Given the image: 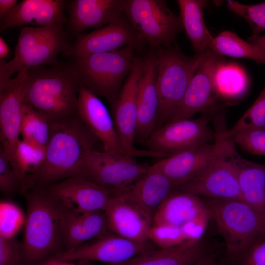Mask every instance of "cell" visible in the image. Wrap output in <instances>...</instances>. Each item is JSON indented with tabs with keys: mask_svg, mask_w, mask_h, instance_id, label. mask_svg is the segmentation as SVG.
I'll list each match as a JSON object with an SVG mask.
<instances>
[{
	"mask_svg": "<svg viewBox=\"0 0 265 265\" xmlns=\"http://www.w3.org/2000/svg\"><path fill=\"white\" fill-rule=\"evenodd\" d=\"M98 141L79 115L64 122H51L44 161L29 176L28 191L44 189L69 177L82 175L86 155Z\"/></svg>",
	"mask_w": 265,
	"mask_h": 265,
	"instance_id": "cell-1",
	"label": "cell"
},
{
	"mask_svg": "<svg viewBox=\"0 0 265 265\" xmlns=\"http://www.w3.org/2000/svg\"><path fill=\"white\" fill-rule=\"evenodd\" d=\"M27 212L22 243L24 265H42L64 251L67 209L44 189L24 194Z\"/></svg>",
	"mask_w": 265,
	"mask_h": 265,
	"instance_id": "cell-2",
	"label": "cell"
},
{
	"mask_svg": "<svg viewBox=\"0 0 265 265\" xmlns=\"http://www.w3.org/2000/svg\"><path fill=\"white\" fill-rule=\"evenodd\" d=\"M27 71L24 103L52 122H64L79 115L80 84L67 63L51 68L34 67Z\"/></svg>",
	"mask_w": 265,
	"mask_h": 265,
	"instance_id": "cell-3",
	"label": "cell"
},
{
	"mask_svg": "<svg viewBox=\"0 0 265 265\" xmlns=\"http://www.w3.org/2000/svg\"><path fill=\"white\" fill-rule=\"evenodd\" d=\"M153 50L159 99L156 130L172 120L203 58V53L187 56L177 45L159 47Z\"/></svg>",
	"mask_w": 265,
	"mask_h": 265,
	"instance_id": "cell-4",
	"label": "cell"
},
{
	"mask_svg": "<svg viewBox=\"0 0 265 265\" xmlns=\"http://www.w3.org/2000/svg\"><path fill=\"white\" fill-rule=\"evenodd\" d=\"M203 201L231 258L246 254L265 237V219L242 200L207 198Z\"/></svg>",
	"mask_w": 265,
	"mask_h": 265,
	"instance_id": "cell-5",
	"label": "cell"
},
{
	"mask_svg": "<svg viewBox=\"0 0 265 265\" xmlns=\"http://www.w3.org/2000/svg\"><path fill=\"white\" fill-rule=\"evenodd\" d=\"M139 52L133 45L119 50L69 58L67 62L83 86L110 104L116 99Z\"/></svg>",
	"mask_w": 265,
	"mask_h": 265,
	"instance_id": "cell-6",
	"label": "cell"
},
{
	"mask_svg": "<svg viewBox=\"0 0 265 265\" xmlns=\"http://www.w3.org/2000/svg\"><path fill=\"white\" fill-rule=\"evenodd\" d=\"M63 25L21 27L14 56L8 62L0 60V71L11 78L14 73L32 67L59 65L58 54L71 45Z\"/></svg>",
	"mask_w": 265,
	"mask_h": 265,
	"instance_id": "cell-7",
	"label": "cell"
},
{
	"mask_svg": "<svg viewBox=\"0 0 265 265\" xmlns=\"http://www.w3.org/2000/svg\"><path fill=\"white\" fill-rule=\"evenodd\" d=\"M220 139V146L209 163L176 191L210 198L241 199L236 166L238 152L230 139Z\"/></svg>",
	"mask_w": 265,
	"mask_h": 265,
	"instance_id": "cell-8",
	"label": "cell"
},
{
	"mask_svg": "<svg viewBox=\"0 0 265 265\" xmlns=\"http://www.w3.org/2000/svg\"><path fill=\"white\" fill-rule=\"evenodd\" d=\"M124 15L151 50L169 47L184 29L177 16L163 0H126Z\"/></svg>",
	"mask_w": 265,
	"mask_h": 265,
	"instance_id": "cell-9",
	"label": "cell"
},
{
	"mask_svg": "<svg viewBox=\"0 0 265 265\" xmlns=\"http://www.w3.org/2000/svg\"><path fill=\"white\" fill-rule=\"evenodd\" d=\"M149 167L132 156L93 149L86 155L82 176L112 191H121L142 177Z\"/></svg>",
	"mask_w": 265,
	"mask_h": 265,
	"instance_id": "cell-10",
	"label": "cell"
},
{
	"mask_svg": "<svg viewBox=\"0 0 265 265\" xmlns=\"http://www.w3.org/2000/svg\"><path fill=\"white\" fill-rule=\"evenodd\" d=\"M224 62V56L210 48L203 52V58L195 70L182 104L171 121L189 119L198 113L209 116L220 110L224 103L215 93L214 77L218 68Z\"/></svg>",
	"mask_w": 265,
	"mask_h": 265,
	"instance_id": "cell-11",
	"label": "cell"
},
{
	"mask_svg": "<svg viewBox=\"0 0 265 265\" xmlns=\"http://www.w3.org/2000/svg\"><path fill=\"white\" fill-rule=\"evenodd\" d=\"M144 62V58L135 57L117 98L111 104L112 117L122 144L129 155L161 157L159 153L137 149L134 146L137 126L138 87Z\"/></svg>",
	"mask_w": 265,
	"mask_h": 265,
	"instance_id": "cell-12",
	"label": "cell"
},
{
	"mask_svg": "<svg viewBox=\"0 0 265 265\" xmlns=\"http://www.w3.org/2000/svg\"><path fill=\"white\" fill-rule=\"evenodd\" d=\"M158 248H159L149 240L143 243L136 242L109 230L102 236L77 247L64 251L46 262L87 261L117 265L142 253Z\"/></svg>",
	"mask_w": 265,
	"mask_h": 265,
	"instance_id": "cell-13",
	"label": "cell"
},
{
	"mask_svg": "<svg viewBox=\"0 0 265 265\" xmlns=\"http://www.w3.org/2000/svg\"><path fill=\"white\" fill-rule=\"evenodd\" d=\"M210 120L209 116L203 114L197 119L171 121L156 130L145 143L148 150L168 156L209 143L216 137L209 125Z\"/></svg>",
	"mask_w": 265,
	"mask_h": 265,
	"instance_id": "cell-14",
	"label": "cell"
},
{
	"mask_svg": "<svg viewBox=\"0 0 265 265\" xmlns=\"http://www.w3.org/2000/svg\"><path fill=\"white\" fill-rule=\"evenodd\" d=\"M145 42L123 14L114 23L77 36L62 55L69 58L84 57L117 50L129 45L135 46L140 52Z\"/></svg>",
	"mask_w": 265,
	"mask_h": 265,
	"instance_id": "cell-15",
	"label": "cell"
},
{
	"mask_svg": "<svg viewBox=\"0 0 265 265\" xmlns=\"http://www.w3.org/2000/svg\"><path fill=\"white\" fill-rule=\"evenodd\" d=\"M27 71L18 73L13 79L0 71V146L10 162L20 139L21 106L28 79Z\"/></svg>",
	"mask_w": 265,
	"mask_h": 265,
	"instance_id": "cell-16",
	"label": "cell"
},
{
	"mask_svg": "<svg viewBox=\"0 0 265 265\" xmlns=\"http://www.w3.org/2000/svg\"><path fill=\"white\" fill-rule=\"evenodd\" d=\"M105 212L110 231L136 242L149 240L152 216L124 190L112 191Z\"/></svg>",
	"mask_w": 265,
	"mask_h": 265,
	"instance_id": "cell-17",
	"label": "cell"
},
{
	"mask_svg": "<svg viewBox=\"0 0 265 265\" xmlns=\"http://www.w3.org/2000/svg\"><path fill=\"white\" fill-rule=\"evenodd\" d=\"M43 189L67 210L78 212L105 211L112 192L82 175L69 177Z\"/></svg>",
	"mask_w": 265,
	"mask_h": 265,
	"instance_id": "cell-18",
	"label": "cell"
},
{
	"mask_svg": "<svg viewBox=\"0 0 265 265\" xmlns=\"http://www.w3.org/2000/svg\"><path fill=\"white\" fill-rule=\"evenodd\" d=\"M78 111L86 127L102 142L104 151L130 155L122 144L106 107L96 94L83 86L79 89Z\"/></svg>",
	"mask_w": 265,
	"mask_h": 265,
	"instance_id": "cell-19",
	"label": "cell"
},
{
	"mask_svg": "<svg viewBox=\"0 0 265 265\" xmlns=\"http://www.w3.org/2000/svg\"><path fill=\"white\" fill-rule=\"evenodd\" d=\"M126 0H73L67 2L68 26L77 36L88 28L118 21L124 14Z\"/></svg>",
	"mask_w": 265,
	"mask_h": 265,
	"instance_id": "cell-20",
	"label": "cell"
},
{
	"mask_svg": "<svg viewBox=\"0 0 265 265\" xmlns=\"http://www.w3.org/2000/svg\"><path fill=\"white\" fill-rule=\"evenodd\" d=\"M220 139L213 144H200L175 153L155 163L177 189L197 174L219 149Z\"/></svg>",
	"mask_w": 265,
	"mask_h": 265,
	"instance_id": "cell-21",
	"label": "cell"
},
{
	"mask_svg": "<svg viewBox=\"0 0 265 265\" xmlns=\"http://www.w3.org/2000/svg\"><path fill=\"white\" fill-rule=\"evenodd\" d=\"M66 1L63 0H24L7 14L0 23V33L12 27H37L64 24Z\"/></svg>",
	"mask_w": 265,
	"mask_h": 265,
	"instance_id": "cell-22",
	"label": "cell"
},
{
	"mask_svg": "<svg viewBox=\"0 0 265 265\" xmlns=\"http://www.w3.org/2000/svg\"><path fill=\"white\" fill-rule=\"evenodd\" d=\"M137 97L138 116L136 139L145 142L156 129L159 99L156 83L155 54L153 50L144 57Z\"/></svg>",
	"mask_w": 265,
	"mask_h": 265,
	"instance_id": "cell-23",
	"label": "cell"
},
{
	"mask_svg": "<svg viewBox=\"0 0 265 265\" xmlns=\"http://www.w3.org/2000/svg\"><path fill=\"white\" fill-rule=\"evenodd\" d=\"M108 231L105 211L78 212L67 210L63 231L64 251L80 246Z\"/></svg>",
	"mask_w": 265,
	"mask_h": 265,
	"instance_id": "cell-24",
	"label": "cell"
},
{
	"mask_svg": "<svg viewBox=\"0 0 265 265\" xmlns=\"http://www.w3.org/2000/svg\"><path fill=\"white\" fill-rule=\"evenodd\" d=\"M206 205L194 194L175 191L159 206L152 218V225L181 227L207 212Z\"/></svg>",
	"mask_w": 265,
	"mask_h": 265,
	"instance_id": "cell-25",
	"label": "cell"
},
{
	"mask_svg": "<svg viewBox=\"0 0 265 265\" xmlns=\"http://www.w3.org/2000/svg\"><path fill=\"white\" fill-rule=\"evenodd\" d=\"M176 190L170 179L155 164L150 166L142 177L124 189L152 218L161 203Z\"/></svg>",
	"mask_w": 265,
	"mask_h": 265,
	"instance_id": "cell-26",
	"label": "cell"
},
{
	"mask_svg": "<svg viewBox=\"0 0 265 265\" xmlns=\"http://www.w3.org/2000/svg\"><path fill=\"white\" fill-rule=\"evenodd\" d=\"M205 255V243L200 239L148 251L125 262L106 265H192Z\"/></svg>",
	"mask_w": 265,
	"mask_h": 265,
	"instance_id": "cell-27",
	"label": "cell"
},
{
	"mask_svg": "<svg viewBox=\"0 0 265 265\" xmlns=\"http://www.w3.org/2000/svg\"><path fill=\"white\" fill-rule=\"evenodd\" d=\"M236 166L241 199L265 219V164L247 160L238 153Z\"/></svg>",
	"mask_w": 265,
	"mask_h": 265,
	"instance_id": "cell-28",
	"label": "cell"
},
{
	"mask_svg": "<svg viewBox=\"0 0 265 265\" xmlns=\"http://www.w3.org/2000/svg\"><path fill=\"white\" fill-rule=\"evenodd\" d=\"M184 29L197 53L208 49L213 37L207 29L203 11L207 5L205 0H178Z\"/></svg>",
	"mask_w": 265,
	"mask_h": 265,
	"instance_id": "cell-29",
	"label": "cell"
},
{
	"mask_svg": "<svg viewBox=\"0 0 265 265\" xmlns=\"http://www.w3.org/2000/svg\"><path fill=\"white\" fill-rule=\"evenodd\" d=\"M215 93L223 103L238 101L248 92L249 80L238 65L224 62L217 69L214 77Z\"/></svg>",
	"mask_w": 265,
	"mask_h": 265,
	"instance_id": "cell-30",
	"label": "cell"
},
{
	"mask_svg": "<svg viewBox=\"0 0 265 265\" xmlns=\"http://www.w3.org/2000/svg\"><path fill=\"white\" fill-rule=\"evenodd\" d=\"M45 152V147L23 139L18 141L10 164L22 181L24 194L28 191L29 176L41 166Z\"/></svg>",
	"mask_w": 265,
	"mask_h": 265,
	"instance_id": "cell-31",
	"label": "cell"
},
{
	"mask_svg": "<svg viewBox=\"0 0 265 265\" xmlns=\"http://www.w3.org/2000/svg\"><path fill=\"white\" fill-rule=\"evenodd\" d=\"M209 48L224 56L249 59L258 64H265L264 51L229 31L213 37Z\"/></svg>",
	"mask_w": 265,
	"mask_h": 265,
	"instance_id": "cell-32",
	"label": "cell"
},
{
	"mask_svg": "<svg viewBox=\"0 0 265 265\" xmlns=\"http://www.w3.org/2000/svg\"><path fill=\"white\" fill-rule=\"evenodd\" d=\"M51 122L31 106H21L20 135L22 139L46 147L50 135Z\"/></svg>",
	"mask_w": 265,
	"mask_h": 265,
	"instance_id": "cell-33",
	"label": "cell"
},
{
	"mask_svg": "<svg viewBox=\"0 0 265 265\" xmlns=\"http://www.w3.org/2000/svg\"><path fill=\"white\" fill-rule=\"evenodd\" d=\"M265 128V87L240 119L230 129L218 132L216 137L228 139L242 131Z\"/></svg>",
	"mask_w": 265,
	"mask_h": 265,
	"instance_id": "cell-34",
	"label": "cell"
},
{
	"mask_svg": "<svg viewBox=\"0 0 265 265\" xmlns=\"http://www.w3.org/2000/svg\"><path fill=\"white\" fill-rule=\"evenodd\" d=\"M229 10L245 19L249 24L252 35L255 37L265 31V1L254 5H245L233 0H228Z\"/></svg>",
	"mask_w": 265,
	"mask_h": 265,
	"instance_id": "cell-35",
	"label": "cell"
},
{
	"mask_svg": "<svg viewBox=\"0 0 265 265\" xmlns=\"http://www.w3.org/2000/svg\"><path fill=\"white\" fill-rule=\"evenodd\" d=\"M25 217L21 209L13 203L5 200L0 203V237H15L24 225Z\"/></svg>",
	"mask_w": 265,
	"mask_h": 265,
	"instance_id": "cell-36",
	"label": "cell"
},
{
	"mask_svg": "<svg viewBox=\"0 0 265 265\" xmlns=\"http://www.w3.org/2000/svg\"><path fill=\"white\" fill-rule=\"evenodd\" d=\"M148 239L159 248H168L186 242L180 227L170 225H152Z\"/></svg>",
	"mask_w": 265,
	"mask_h": 265,
	"instance_id": "cell-37",
	"label": "cell"
},
{
	"mask_svg": "<svg viewBox=\"0 0 265 265\" xmlns=\"http://www.w3.org/2000/svg\"><path fill=\"white\" fill-rule=\"evenodd\" d=\"M228 139L250 154L265 155V128L242 131Z\"/></svg>",
	"mask_w": 265,
	"mask_h": 265,
	"instance_id": "cell-38",
	"label": "cell"
},
{
	"mask_svg": "<svg viewBox=\"0 0 265 265\" xmlns=\"http://www.w3.org/2000/svg\"><path fill=\"white\" fill-rule=\"evenodd\" d=\"M22 181L12 168L3 148L0 146V191L10 196L18 192L23 193Z\"/></svg>",
	"mask_w": 265,
	"mask_h": 265,
	"instance_id": "cell-39",
	"label": "cell"
},
{
	"mask_svg": "<svg viewBox=\"0 0 265 265\" xmlns=\"http://www.w3.org/2000/svg\"><path fill=\"white\" fill-rule=\"evenodd\" d=\"M0 265H24L22 243L15 237H0Z\"/></svg>",
	"mask_w": 265,
	"mask_h": 265,
	"instance_id": "cell-40",
	"label": "cell"
},
{
	"mask_svg": "<svg viewBox=\"0 0 265 265\" xmlns=\"http://www.w3.org/2000/svg\"><path fill=\"white\" fill-rule=\"evenodd\" d=\"M210 219L211 217L207 211L198 217L181 226L186 242L197 241L201 239Z\"/></svg>",
	"mask_w": 265,
	"mask_h": 265,
	"instance_id": "cell-41",
	"label": "cell"
},
{
	"mask_svg": "<svg viewBox=\"0 0 265 265\" xmlns=\"http://www.w3.org/2000/svg\"><path fill=\"white\" fill-rule=\"evenodd\" d=\"M245 265H265V239L257 242L246 254Z\"/></svg>",
	"mask_w": 265,
	"mask_h": 265,
	"instance_id": "cell-42",
	"label": "cell"
},
{
	"mask_svg": "<svg viewBox=\"0 0 265 265\" xmlns=\"http://www.w3.org/2000/svg\"><path fill=\"white\" fill-rule=\"evenodd\" d=\"M17 0H0V21H3L7 14L16 6Z\"/></svg>",
	"mask_w": 265,
	"mask_h": 265,
	"instance_id": "cell-43",
	"label": "cell"
},
{
	"mask_svg": "<svg viewBox=\"0 0 265 265\" xmlns=\"http://www.w3.org/2000/svg\"><path fill=\"white\" fill-rule=\"evenodd\" d=\"M10 49L6 41L0 37V60H5L9 54Z\"/></svg>",
	"mask_w": 265,
	"mask_h": 265,
	"instance_id": "cell-44",
	"label": "cell"
},
{
	"mask_svg": "<svg viewBox=\"0 0 265 265\" xmlns=\"http://www.w3.org/2000/svg\"><path fill=\"white\" fill-rule=\"evenodd\" d=\"M249 42L260 48L265 52V34L263 36L259 35L255 37H250Z\"/></svg>",
	"mask_w": 265,
	"mask_h": 265,
	"instance_id": "cell-45",
	"label": "cell"
},
{
	"mask_svg": "<svg viewBox=\"0 0 265 265\" xmlns=\"http://www.w3.org/2000/svg\"><path fill=\"white\" fill-rule=\"evenodd\" d=\"M192 265H216V263L213 257L205 255Z\"/></svg>",
	"mask_w": 265,
	"mask_h": 265,
	"instance_id": "cell-46",
	"label": "cell"
},
{
	"mask_svg": "<svg viewBox=\"0 0 265 265\" xmlns=\"http://www.w3.org/2000/svg\"><path fill=\"white\" fill-rule=\"evenodd\" d=\"M42 265H77L73 263L72 262L51 261L47 262Z\"/></svg>",
	"mask_w": 265,
	"mask_h": 265,
	"instance_id": "cell-47",
	"label": "cell"
}]
</instances>
